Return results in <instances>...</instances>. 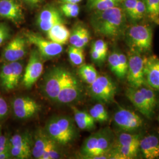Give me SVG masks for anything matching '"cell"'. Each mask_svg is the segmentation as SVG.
<instances>
[{
  "mask_svg": "<svg viewBox=\"0 0 159 159\" xmlns=\"http://www.w3.org/2000/svg\"><path fill=\"white\" fill-rule=\"evenodd\" d=\"M146 7V16L148 19L159 24V0H144Z\"/></svg>",
  "mask_w": 159,
  "mask_h": 159,
  "instance_id": "cell-31",
  "label": "cell"
},
{
  "mask_svg": "<svg viewBox=\"0 0 159 159\" xmlns=\"http://www.w3.org/2000/svg\"><path fill=\"white\" fill-rule=\"evenodd\" d=\"M158 121H159V117H158Z\"/></svg>",
  "mask_w": 159,
  "mask_h": 159,
  "instance_id": "cell-43",
  "label": "cell"
},
{
  "mask_svg": "<svg viewBox=\"0 0 159 159\" xmlns=\"http://www.w3.org/2000/svg\"><path fill=\"white\" fill-rule=\"evenodd\" d=\"M59 144L50 137L45 152L41 159H56L61 157V151Z\"/></svg>",
  "mask_w": 159,
  "mask_h": 159,
  "instance_id": "cell-33",
  "label": "cell"
},
{
  "mask_svg": "<svg viewBox=\"0 0 159 159\" xmlns=\"http://www.w3.org/2000/svg\"><path fill=\"white\" fill-rule=\"evenodd\" d=\"M68 55L70 61L75 66H80L84 63V52L82 48L71 45L68 47Z\"/></svg>",
  "mask_w": 159,
  "mask_h": 159,
  "instance_id": "cell-32",
  "label": "cell"
},
{
  "mask_svg": "<svg viewBox=\"0 0 159 159\" xmlns=\"http://www.w3.org/2000/svg\"><path fill=\"white\" fill-rule=\"evenodd\" d=\"M89 113L96 122L104 123L109 119L108 111L103 105V103L102 102L97 103L92 107L90 110Z\"/></svg>",
  "mask_w": 159,
  "mask_h": 159,
  "instance_id": "cell-30",
  "label": "cell"
},
{
  "mask_svg": "<svg viewBox=\"0 0 159 159\" xmlns=\"http://www.w3.org/2000/svg\"><path fill=\"white\" fill-rule=\"evenodd\" d=\"M50 137L46 131L39 130L35 136V141L32 148V155L35 159H41L45 152Z\"/></svg>",
  "mask_w": 159,
  "mask_h": 159,
  "instance_id": "cell-26",
  "label": "cell"
},
{
  "mask_svg": "<svg viewBox=\"0 0 159 159\" xmlns=\"http://www.w3.org/2000/svg\"><path fill=\"white\" fill-rule=\"evenodd\" d=\"M46 33L48 40L62 46L68 42L70 36V31L66 27L64 23L54 25Z\"/></svg>",
  "mask_w": 159,
  "mask_h": 159,
  "instance_id": "cell-23",
  "label": "cell"
},
{
  "mask_svg": "<svg viewBox=\"0 0 159 159\" xmlns=\"http://www.w3.org/2000/svg\"><path fill=\"white\" fill-rule=\"evenodd\" d=\"M8 112V106L6 100L0 96V119L4 118Z\"/></svg>",
  "mask_w": 159,
  "mask_h": 159,
  "instance_id": "cell-37",
  "label": "cell"
},
{
  "mask_svg": "<svg viewBox=\"0 0 159 159\" xmlns=\"http://www.w3.org/2000/svg\"><path fill=\"white\" fill-rule=\"evenodd\" d=\"M1 134V127H0V135Z\"/></svg>",
  "mask_w": 159,
  "mask_h": 159,
  "instance_id": "cell-42",
  "label": "cell"
},
{
  "mask_svg": "<svg viewBox=\"0 0 159 159\" xmlns=\"http://www.w3.org/2000/svg\"><path fill=\"white\" fill-rule=\"evenodd\" d=\"M121 1H122V0H121Z\"/></svg>",
  "mask_w": 159,
  "mask_h": 159,
  "instance_id": "cell-44",
  "label": "cell"
},
{
  "mask_svg": "<svg viewBox=\"0 0 159 159\" xmlns=\"http://www.w3.org/2000/svg\"><path fill=\"white\" fill-rule=\"evenodd\" d=\"M12 106L15 116L20 119L30 118L41 110L40 104L28 97H20L14 98Z\"/></svg>",
  "mask_w": 159,
  "mask_h": 159,
  "instance_id": "cell-17",
  "label": "cell"
},
{
  "mask_svg": "<svg viewBox=\"0 0 159 159\" xmlns=\"http://www.w3.org/2000/svg\"><path fill=\"white\" fill-rule=\"evenodd\" d=\"M10 147V139L5 135H0V153Z\"/></svg>",
  "mask_w": 159,
  "mask_h": 159,
  "instance_id": "cell-38",
  "label": "cell"
},
{
  "mask_svg": "<svg viewBox=\"0 0 159 159\" xmlns=\"http://www.w3.org/2000/svg\"><path fill=\"white\" fill-rule=\"evenodd\" d=\"M144 79L146 84L159 91V58L150 56L146 58L144 63Z\"/></svg>",
  "mask_w": 159,
  "mask_h": 159,
  "instance_id": "cell-20",
  "label": "cell"
},
{
  "mask_svg": "<svg viewBox=\"0 0 159 159\" xmlns=\"http://www.w3.org/2000/svg\"><path fill=\"white\" fill-rule=\"evenodd\" d=\"M83 88L76 76L67 70L56 102L63 104L73 103L82 96Z\"/></svg>",
  "mask_w": 159,
  "mask_h": 159,
  "instance_id": "cell-12",
  "label": "cell"
},
{
  "mask_svg": "<svg viewBox=\"0 0 159 159\" xmlns=\"http://www.w3.org/2000/svg\"><path fill=\"white\" fill-rule=\"evenodd\" d=\"M105 61L108 56V47L107 43L103 40H97L94 41L91 47Z\"/></svg>",
  "mask_w": 159,
  "mask_h": 159,
  "instance_id": "cell-35",
  "label": "cell"
},
{
  "mask_svg": "<svg viewBox=\"0 0 159 159\" xmlns=\"http://www.w3.org/2000/svg\"><path fill=\"white\" fill-rule=\"evenodd\" d=\"M67 70L64 67H56L47 73L42 85L43 92L48 99L56 102Z\"/></svg>",
  "mask_w": 159,
  "mask_h": 159,
  "instance_id": "cell-10",
  "label": "cell"
},
{
  "mask_svg": "<svg viewBox=\"0 0 159 159\" xmlns=\"http://www.w3.org/2000/svg\"><path fill=\"white\" fill-rule=\"evenodd\" d=\"M43 61L37 49L32 50L23 75V85L25 88H31L40 78L43 71Z\"/></svg>",
  "mask_w": 159,
  "mask_h": 159,
  "instance_id": "cell-14",
  "label": "cell"
},
{
  "mask_svg": "<svg viewBox=\"0 0 159 159\" xmlns=\"http://www.w3.org/2000/svg\"><path fill=\"white\" fill-rule=\"evenodd\" d=\"M127 21L125 13L120 6L94 11L90 19L95 34L113 40L124 38L128 27Z\"/></svg>",
  "mask_w": 159,
  "mask_h": 159,
  "instance_id": "cell-1",
  "label": "cell"
},
{
  "mask_svg": "<svg viewBox=\"0 0 159 159\" xmlns=\"http://www.w3.org/2000/svg\"><path fill=\"white\" fill-rule=\"evenodd\" d=\"M62 3H73V4H78L82 1L83 0H60Z\"/></svg>",
  "mask_w": 159,
  "mask_h": 159,
  "instance_id": "cell-41",
  "label": "cell"
},
{
  "mask_svg": "<svg viewBox=\"0 0 159 159\" xmlns=\"http://www.w3.org/2000/svg\"><path fill=\"white\" fill-rule=\"evenodd\" d=\"M24 36L29 43L36 47L44 61L58 57L63 52L62 45L45 39L39 34L29 31L25 33Z\"/></svg>",
  "mask_w": 159,
  "mask_h": 159,
  "instance_id": "cell-11",
  "label": "cell"
},
{
  "mask_svg": "<svg viewBox=\"0 0 159 159\" xmlns=\"http://www.w3.org/2000/svg\"><path fill=\"white\" fill-rule=\"evenodd\" d=\"M109 68L114 74L120 80L126 77L128 58L122 51L118 49H114L107 57Z\"/></svg>",
  "mask_w": 159,
  "mask_h": 159,
  "instance_id": "cell-19",
  "label": "cell"
},
{
  "mask_svg": "<svg viewBox=\"0 0 159 159\" xmlns=\"http://www.w3.org/2000/svg\"><path fill=\"white\" fill-rule=\"evenodd\" d=\"M114 125L121 131L136 133L142 128L144 121L134 111L119 107L114 114Z\"/></svg>",
  "mask_w": 159,
  "mask_h": 159,
  "instance_id": "cell-9",
  "label": "cell"
},
{
  "mask_svg": "<svg viewBox=\"0 0 159 159\" xmlns=\"http://www.w3.org/2000/svg\"><path fill=\"white\" fill-rule=\"evenodd\" d=\"M11 157L10 153V147L7 148L4 152L0 153V159H9Z\"/></svg>",
  "mask_w": 159,
  "mask_h": 159,
  "instance_id": "cell-40",
  "label": "cell"
},
{
  "mask_svg": "<svg viewBox=\"0 0 159 159\" xmlns=\"http://www.w3.org/2000/svg\"><path fill=\"white\" fill-rule=\"evenodd\" d=\"M90 39L89 29L83 24L79 23L70 32L69 41L71 46L84 48L89 44Z\"/></svg>",
  "mask_w": 159,
  "mask_h": 159,
  "instance_id": "cell-22",
  "label": "cell"
},
{
  "mask_svg": "<svg viewBox=\"0 0 159 159\" xmlns=\"http://www.w3.org/2000/svg\"><path fill=\"white\" fill-rule=\"evenodd\" d=\"M32 140L28 133L16 134L10 139L11 148L20 149L28 152L32 153Z\"/></svg>",
  "mask_w": 159,
  "mask_h": 159,
  "instance_id": "cell-25",
  "label": "cell"
},
{
  "mask_svg": "<svg viewBox=\"0 0 159 159\" xmlns=\"http://www.w3.org/2000/svg\"><path fill=\"white\" fill-rule=\"evenodd\" d=\"M74 121L81 130L91 131L96 127V121L90 114L84 111H80L77 108H73Z\"/></svg>",
  "mask_w": 159,
  "mask_h": 159,
  "instance_id": "cell-24",
  "label": "cell"
},
{
  "mask_svg": "<svg viewBox=\"0 0 159 159\" xmlns=\"http://www.w3.org/2000/svg\"><path fill=\"white\" fill-rule=\"evenodd\" d=\"M23 72V63L19 61L5 63L0 70V84L6 91H11L19 84Z\"/></svg>",
  "mask_w": 159,
  "mask_h": 159,
  "instance_id": "cell-13",
  "label": "cell"
},
{
  "mask_svg": "<svg viewBox=\"0 0 159 159\" xmlns=\"http://www.w3.org/2000/svg\"><path fill=\"white\" fill-rule=\"evenodd\" d=\"M60 10L64 16L69 18H75L79 15L80 7L78 4L62 3Z\"/></svg>",
  "mask_w": 159,
  "mask_h": 159,
  "instance_id": "cell-34",
  "label": "cell"
},
{
  "mask_svg": "<svg viewBox=\"0 0 159 159\" xmlns=\"http://www.w3.org/2000/svg\"><path fill=\"white\" fill-rule=\"evenodd\" d=\"M140 133L121 131L115 137L113 146L107 154L108 159H136L139 154Z\"/></svg>",
  "mask_w": 159,
  "mask_h": 159,
  "instance_id": "cell-6",
  "label": "cell"
},
{
  "mask_svg": "<svg viewBox=\"0 0 159 159\" xmlns=\"http://www.w3.org/2000/svg\"><path fill=\"white\" fill-rule=\"evenodd\" d=\"M124 38L130 50L137 51L143 55L152 51L153 29L148 24L136 23L128 25Z\"/></svg>",
  "mask_w": 159,
  "mask_h": 159,
  "instance_id": "cell-3",
  "label": "cell"
},
{
  "mask_svg": "<svg viewBox=\"0 0 159 159\" xmlns=\"http://www.w3.org/2000/svg\"><path fill=\"white\" fill-rule=\"evenodd\" d=\"M44 0H21L24 4L31 7H35L41 4Z\"/></svg>",
  "mask_w": 159,
  "mask_h": 159,
  "instance_id": "cell-39",
  "label": "cell"
},
{
  "mask_svg": "<svg viewBox=\"0 0 159 159\" xmlns=\"http://www.w3.org/2000/svg\"><path fill=\"white\" fill-rule=\"evenodd\" d=\"M139 153L143 158H159V138L155 134H148L142 137L139 142Z\"/></svg>",
  "mask_w": 159,
  "mask_h": 159,
  "instance_id": "cell-21",
  "label": "cell"
},
{
  "mask_svg": "<svg viewBox=\"0 0 159 159\" xmlns=\"http://www.w3.org/2000/svg\"><path fill=\"white\" fill-rule=\"evenodd\" d=\"M10 36V29L5 23H0V46Z\"/></svg>",
  "mask_w": 159,
  "mask_h": 159,
  "instance_id": "cell-36",
  "label": "cell"
},
{
  "mask_svg": "<svg viewBox=\"0 0 159 159\" xmlns=\"http://www.w3.org/2000/svg\"><path fill=\"white\" fill-rule=\"evenodd\" d=\"M78 73L80 78L85 83L90 85L98 76L94 66L90 64H83L79 66Z\"/></svg>",
  "mask_w": 159,
  "mask_h": 159,
  "instance_id": "cell-27",
  "label": "cell"
},
{
  "mask_svg": "<svg viewBox=\"0 0 159 159\" xmlns=\"http://www.w3.org/2000/svg\"><path fill=\"white\" fill-rule=\"evenodd\" d=\"M117 91V86L107 75H98L90 85V94L92 98L102 103L113 102Z\"/></svg>",
  "mask_w": 159,
  "mask_h": 159,
  "instance_id": "cell-7",
  "label": "cell"
},
{
  "mask_svg": "<svg viewBox=\"0 0 159 159\" xmlns=\"http://www.w3.org/2000/svg\"><path fill=\"white\" fill-rule=\"evenodd\" d=\"M0 17L20 24L24 20L23 7L18 0H0Z\"/></svg>",
  "mask_w": 159,
  "mask_h": 159,
  "instance_id": "cell-18",
  "label": "cell"
},
{
  "mask_svg": "<svg viewBox=\"0 0 159 159\" xmlns=\"http://www.w3.org/2000/svg\"><path fill=\"white\" fill-rule=\"evenodd\" d=\"M37 25L43 32L47 33L54 25L64 23L63 14L56 6H47L39 12L37 17Z\"/></svg>",
  "mask_w": 159,
  "mask_h": 159,
  "instance_id": "cell-16",
  "label": "cell"
},
{
  "mask_svg": "<svg viewBox=\"0 0 159 159\" xmlns=\"http://www.w3.org/2000/svg\"><path fill=\"white\" fill-rule=\"evenodd\" d=\"M121 2L113 0H87V7L89 10L102 11L120 6Z\"/></svg>",
  "mask_w": 159,
  "mask_h": 159,
  "instance_id": "cell-28",
  "label": "cell"
},
{
  "mask_svg": "<svg viewBox=\"0 0 159 159\" xmlns=\"http://www.w3.org/2000/svg\"><path fill=\"white\" fill-rule=\"evenodd\" d=\"M127 58L128 66L125 78L129 86L139 87L146 85L144 73L146 57L137 51L130 50Z\"/></svg>",
  "mask_w": 159,
  "mask_h": 159,
  "instance_id": "cell-8",
  "label": "cell"
},
{
  "mask_svg": "<svg viewBox=\"0 0 159 159\" xmlns=\"http://www.w3.org/2000/svg\"><path fill=\"white\" fill-rule=\"evenodd\" d=\"M28 41L25 37L18 35L4 48L1 59L4 63L17 61L24 57L27 52Z\"/></svg>",
  "mask_w": 159,
  "mask_h": 159,
  "instance_id": "cell-15",
  "label": "cell"
},
{
  "mask_svg": "<svg viewBox=\"0 0 159 159\" xmlns=\"http://www.w3.org/2000/svg\"><path fill=\"white\" fill-rule=\"evenodd\" d=\"M46 133L59 145H67L74 141L77 136L75 121L64 116H54L46 124Z\"/></svg>",
  "mask_w": 159,
  "mask_h": 159,
  "instance_id": "cell-4",
  "label": "cell"
},
{
  "mask_svg": "<svg viewBox=\"0 0 159 159\" xmlns=\"http://www.w3.org/2000/svg\"><path fill=\"white\" fill-rule=\"evenodd\" d=\"M116 135L110 128H104L88 137L80 150L84 159H108L107 154L113 146Z\"/></svg>",
  "mask_w": 159,
  "mask_h": 159,
  "instance_id": "cell-2",
  "label": "cell"
},
{
  "mask_svg": "<svg viewBox=\"0 0 159 159\" xmlns=\"http://www.w3.org/2000/svg\"><path fill=\"white\" fill-rule=\"evenodd\" d=\"M146 16V7L144 0H137L130 16L127 18L131 24H136L141 21Z\"/></svg>",
  "mask_w": 159,
  "mask_h": 159,
  "instance_id": "cell-29",
  "label": "cell"
},
{
  "mask_svg": "<svg viewBox=\"0 0 159 159\" xmlns=\"http://www.w3.org/2000/svg\"><path fill=\"white\" fill-rule=\"evenodd\" d=\"M125 96L140 113L148 119L152 118L157 104L155 90L147 85L129 86L125 90Z\"/></svg>",
  "mask_w": 159,
  "mask_h": 159,
  "instance_id": "cell-5",
  "label": "cell"
}]
</instances>
